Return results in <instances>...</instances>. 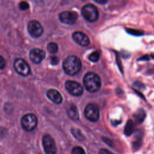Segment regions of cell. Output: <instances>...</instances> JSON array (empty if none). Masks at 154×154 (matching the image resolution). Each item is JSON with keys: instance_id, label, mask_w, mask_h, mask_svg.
I'll return each instance as SVG.
<instances>
[{"instance_id": "1", "label": "cell", "mask_w": 154, "mask_h": 154, "mask_svg": "<svg viewBox=\"0 0 154 154\" xmlns=\"http://www.w3.org/2000/svg\"><path fill=\"white\" fill-rule=\"evenodd\" d=\"M82 66L79 58L75 55L67 57L63 63L64 71L69 75H75L81 70Z\"/></svg>"}, {"instance_id": "2", "label": "cell", "mask_w": 154, "mask_h": 154, "mask_svg": "<svg viewBox=\"0 0 154 154\" xmlns=\"http://www.w3.org/2000/svg\"><path fill=\"white\" fill-rule=\"evenodd\" d=\"M83 84L88 91L94 93L100 89L101 80L100 77L95 73L88 72L84 76Z\"/></svg>"}, {"instance_id": "3", "label": "cell", "mask_w": 154, "mask_h": 154, "mask_svg": "<svg viewBox=\"0 0 154 154\" xmlns=\"http://www.w3.org/2000/svg\"><path fill=\"white\" fill-rule=\"evenodd\" d=\"M81 13L84 19L90 22H94L96 21L99 17V13L97 8L93 4H87L82 7Z\"/></svg>"}, {"instance_id": "4", "label": "cell", "mask_w": 154, "mask_h": 154, "mask_svg": "<svg viewBox=\"0 0 154 154\" xmlns=\"http://www.w3.org/2000/svg\"><path fill=\"white\" fill-rule=\"evenodd\" d=\"M21 126L22 128L28 132L33 131L37 125V118L32 113L24 115L21 119Z\"/></svg>"}, {"instance_id": "5", "label": "cell", "mask_w": 154, "mask_h": 154, "mask_svg": "<svg viewBox=\"0 0 154 154\" xmlns=\"http://www.w3.org/2000/svg\"><path fill=\"white\" fill-rule=\"evenodd\" d=\"M13 66L16 72L22 76H26L30 73L31 69L28 64L22 58H16L14 61Z\"/></svg>"}, {"instance_id": "6", "label": "cell", "mask_w": 154, "mask_h": 154, "mask_svg": "<svg viewBox=\"0 0 154 154\" xmlns=\"http://www.w3.org/2000/svg\"><path fill=\"white\" fill-rule=\"evenodd\" d=\"M84 115L87 120L91 122H96L99 118V109L94 103H88L85 108Z\"/></svg>"}, {"instance_id": "7", "label": "cell", "mask_w": 154, "mask_h": 154, "mask_svg": "<svg viewBox=\"0 0 154 154\" xmlns=\"http://www.w3.org/2000/svg\"><path fill=\"white\" fill-rule=\"evenodd\" d=\"M42 144L46 154H55L57 153V147L52 137L48 134L43 137Z\"/></svg>"}, {"instance_id": "8", "label": "cell", "mask_w": 154, "mask_h": 154, "mask_svg": "<svg viewBox=\"0 0 154 154\" xmlns=\"http://www.w3.org/2000/svg\"><path fill=\"white\" fill-rule=\"evenodd\" d=\"M27 29L30 35L33 38H38L42 35L43 28L42 25L37 20H32L28 22Z\"/></svg>"}, {"instance_id": "9", "label": "cell", "mask_w": 154, "mask_h": 154, "mask_svg": "<svg viewBox=\"0 0 154 154\" xmlns=\"http://www.w3.org/2000/svg\"><path fill=\"white\" fill-rule=\"evenodd\" d=\"M65 87L67 91L74 96H79L83 93V87L81 84L74 81H67Z\"/></svg>"}, {"instance_id": "10", "label": "cell", "mask_w": 154, "mask_h": 154, "mask_svg": "<svg viewBox=\"0 0 154 154\" xmlns=\"http://www.w3.org/2000/svg\"><path fill=\"white\" fill-rule=\"evenodd\" d=\"M78 14L72 11H64L59 14L60 20L65 24L73 25L76 22Z\"/></svg>"}, {"instance_id": "11", "label": "cell", "mask_w": 154, "mask_h": 154, "mask_svg": "<svg viewBox=\"0 0 154 154\" xmlns=\"http://www.w3.org/2000/svg\"><path fill=\"white\" fill-rule=\"evenodd\" d=\"M29 56L32 63L38 64L45 58L46 54L44 51L40 49L34 48L30 51Z\"/></svg>"}, {"instance_id": "12", "label": "cell", "mask_w": 154, "mask_h": 154, "mask_svg": "<svg viewBox=\"0 0 154 154\" xmlns=\"http://www.w3.org/2000/svg\"><path fill=\"white\" fill-rule=\"evenodd\" d=\"M73 40L82 46H87L90 44V40L88 36L81 31H76L72 34Z\"/></svg>"}, {"instance_id": "13", "label": "cell", "mask_w": 154, "mask_h": 154, "mask_svg": "<svg viewBox=\"0 0 154 154\" xmlns=\"http://www.w3.org/2000/svg\"><path fill=\"white\" fill-rule=\"evenodd\" d=\"M47 96L49 100L55 104H59L62 102V96L57 90L50 89L47 91Z\"/></svg>"}, {"instance_id": "14", "label": "cell", "mask_w": 154, "mask_h": 154, "mask_svg": "<svg viewBox=\"0 0 154 154\" xmlns=\"http://www.w3.org/2000/svg\"><path fill=\"white\" fill-rule=\"evenodd\" d=\"M67 114L68 116L73 120H77L79 119V113L76 106L72 104L67 109Z\"/></svg>"}, {"instance_id": "15", "label": "cell", "mask_w": 154, "mask_h": 154, "mask_svg": "<svg viewBox=\"0 0 154 154\" xmlns=\"http://www.w3.org/2000/svg\"><path fill=\"white\" fill-rule=\"evenodd\" d=\"M134 131V125L131 120H129L125 128V134L127 136L131 135Z\"/></svg>"}, {"instance_id": "16", "label": "cell", "mask_w": 154, "mask_h": 154, "mask_svg": "<svg viewBox=\"0 0 154 154\" xmlns=\"http://www.w3.org/2000/svg\"><path fill=\"white\" fill-rule=\"evenodd\" d=\"M145 117V113L143 111V110L140 109L138 110L135 114H134V118L135 119L136 121L139 123H141L144 119Z\"/></svg>"}, {"instance_id": "17", "label": "cell", "mask_w": 154, "mask_h": 154, "mask_svg": "<svg viewBox=\"0 0 154 154\" xmlns=\"http://www.w3.org/2000/svg\"><path fill=\"white\" fill-rule=\"evenodd\" d=\"M47 49L51 54H55L58 50V46L57 43L51 42L47 45Z\"/></svg>"}, {"instance_id": "18", "label": "cell", "mask_w": 154, "mask_h": 154, "mask_svg": "<svg viewBox=\"0 0 154 154\" xmlns=\"http://www.w3.org/2000/svg\"><path fill=\"white\" fill-rule=\"evenodd\" d=\"M72 134L77 140L79 141H82L85 139V137L82 135V134L81 132V131L79 129H75V128L72 129Z\"/></svg>"}, {"instance_id": "19", "label": "cell", "mask_w": 154, "mask_h": 154, "mask_svg": "<svg viewBox=\"0 0 154 154\" xmlns=\"http://www.w3.org/2000/svg\"><path fill=\"white\" fill-rule=\"evenodd\" d=\"M100 57V52L99 51H96L93 52H92L90 55H89V60L90 61L92 62H96L99 60Z\"/></svg>"}, {"instance_id": "20", "label": "cell", "mask_w": 154, "mask_h": 154, "mask_svg": "<svg viewBox=\"0 0 154 154\" xmlns=\"http://www.w3.org/2000/svg\"><path fill=\"white\" fill-rule=\"evenodd\" d=\"M71 154H85V152L82 147L80 146H75L72 149Z\"/></svg>"}, {"instance_id": "21", "label": "cell", "mask_w": 154, "mask_h": 154, "mask_svg": "<svg viewBox=\"0 0 154 154\" xmlns=\"http://www.w3.org/2000/svg\"><path fill=\"white\" fill-rule=\"evenodd\" d=\"M19 7L21 10H26L29 8V4L25 1H22L19 4Z\"/></svg>"}, {"instance_id": "22", "label": "cell", "mask_w": 154, "mask_h": 154, "mask_svg": "<svg viewBox=\"0 0 154 154\" xmlns=\"http://www.w3.org/2000/svg\"><path fill=\"white\" fill-rule=\"evenodd\" d=\"M6 65V61L5 60L3 57L0 55V70L3 69Z\"/></svg>"}, {"instance_id": "23", "label": "cell", "mask_w": 154, "mask_h": 154, "mask_svg": "<svg viewBox=\"0 0 154 154\" xmlns=\"http://www.w3.org/2000/svg\"><path fill=\"white\" fill-rule=\"evenodd\" d=\"M99 154H114L106 149H101L99 151Z\"/></svg>"}, {"instance_id": "24", "label": "cell", "mask_w": 154, "mask_h": 154, "mask_svg": "<svg viewBox=\"0 0 154 154\" xmlns=\"http://www.w3.org/2000/svg\"><path fill=\"white\" fill-rule=\"evenodd\" d=\"M58 58L56 57H51V63L52 64H57L58 63Z\"/></svg>"}, {"instance_id": "25", "label": "cell", "mask_w": 154, "mask_h": 154, "mask_svg": "<svg viewBox=\"0 0 154 154\" xmlns=\"http://www.w3.org/2000/svg\"><path fill=\"white\" fill-rule=\"evenodd\" d=\"M103 141H105V143L108 144L109 146H112V142H111V141L109 139H108L107 138H105L103 139Z\"/></svg>"}, {"instance_id": "26", "label": "cell", "mask_w": 154, "mask_h": 154, "mask_svg": "<svg viewBox=\"0 0 154 154\" xmlns=\"http://www.w3.org/2000/svg\"><path fill=\"white\" fill-rule=\"evenodd\" d=\"M95 2L99 4H105L107 2L106 1H95Z\"/></svg>"}]
</instances>
